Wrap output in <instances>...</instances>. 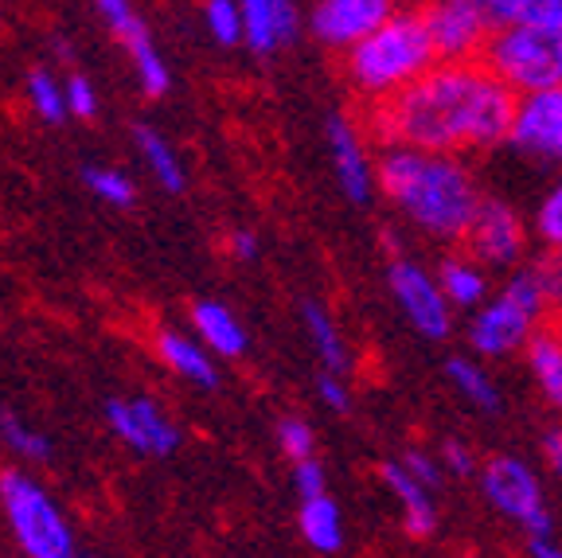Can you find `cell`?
Segmentation results:
<instances>
[{
    "mask_svg": "<svg viewBox=\"0 0 562 558\" xmlns=\"http://www.w3.org/2000/svg\"><path fill=\"white\" fill-rule=\"evenodd\" d=\"M512 94L481 59L434 63L383 102L368 105V133L379 145L430 153H492L508 137Z\"/></svg>",
    "mask_w": 562,
    "mask_h": 558,
    "instance_id": "1",
    "label": "cell"
},
{
    "mask_svg": "<svg viewBox=\"0 0 562 558\" xmlns=\"http://www.w3.org/2000/svg\"><path fill=\"white\" fill-rule=\"evenodd\" d=\"M63 98H67V118H79V122L98 118V90L87 75H67V82H63Z\"/></svg>",
    "mask_w": 562,
    "mask_h": 558,
    "instance_id": "33",
    "label": "cell"
},
{
    "mask_svg": "<svg viewBox=\"0 0 562 558\" xmlns=\"http://www.w3.org/2000/svg\"><path fill=\"white\" fill-rule=\"evenodd\" d=\"M105 422L114 429V437L140 457H172L180 445V429L165 414V406L145 394H130V399H110L105 402Z\"/></svg>",
    "mask_w": 562,
    "mask_h": 558,
    "instance_id": "11",
    "label": "cell"
},
{
    "mask_svg": "<svg viewBox=\"0 0 562 558\" xmlns=\"http://www.w3.org/2000/svg\"><path fill=\"white\" fill-rule=\"evenodd\" d=\"M527 227L536 231V238H539L543 250L562 254V176L543 192V200H539L536 215H531Z\"/></svg>",
    "mask_w": 562,
    "mask_h": 558,
    "instance_id": "31",
    "label": "cell"
},
{
    "mask_svg": "<svg viewBox=\"0 0 562 558\" xmlns=\"http://www.w3.org/2000/svg\"><path fill=\"white\" fill-rule=\"evenodd\" d=\"M27 105H32V114L47 125H59L67 122V98H63V82L55 79L47 67H32L27 70Z\"/></svg>",
    "mask_w": 562,
    "mask_h": 558,
    "instance_id": "25",
    "label": "cell"
},
{
    "mask_svg": "<svg viewBox=\"0 0 562 558\" xmlns=\"http://www.w3.org/2000/svg\"><path fill=\"white\" fill-rule=\"evenodd\" d=\"M328 148H333V168L340 192L356 208H368L371 196H375V160H371L368 145H363V130L356 125V118L336 114L328 122Z\"/></svg>",
    "mask_w": 562,
    "mask_h": 558,
    "instance_id": "14",
    "label": "cell"
},
{
    "mask_svg": "<svg viewBox=\"0 0 562 558\" xmlns=\"http://www.w3.org/2000/svg\"><path fill=\"white\" fill-rule=\"evenodd\" d=\"M398 9L403 0H313L305 24L325 47L344 52Z\"/></svg>",
    "mask_w": 562,
    "mask_h": 558,
    "instance_id": "13",
    "label": "cell"
},
{
    "mask_svg": "<svg viewBox=\"0 0 562 558\" xmlns=\"http://www.w3.org/2000/svg\"><path fill=\"white\" fill-rule=\"evenodd\" d=\"M278 445H281V454L290 457V461H301V457H313V454H316L313 426H308V422H301V418L278 422Z\"/></svg>",
    "mask_w": 562,
    "mask_h": 558,
    "instance_id": "34",
    "label": "cell"
},
{
    "mask_svg": "<svg viewBox=\"0 0 562 558\" xmlns=\"http://www.w3.org/2000/svg\"><path fill=\"white\" fill-rule=\"evenodd\" d=\"M301 321H305V332H308V341H313V351H316V359H321V367L336 371V376H348L351 351H348V344H344L340 328H336L333 313H328L321 301H305V305H301Z\"/></svg>",
    "mask_w": 562,
    "mask_h": 558,
    "instance_id": "21",
    "label": "cell"
},
{
    "mask_svg": "<svg viewBox=\"0 0 562 558\" xmlns=\"http://www.w3.org/2000/svg\"><path fill=\"white\" fill-rule=\"evenodd\" d=\"M386 281H391V293H395L398 309L411 321V328L426 341H446L453 332V305L441 293L438 278L430 270H422L418 263L395 254L391 258V270H386Z\"/></svg>",
    "mask_w": 562,
    "mask_h": 558,
    "instance_id": "9",
    "label": "cell"
},
{
    "mask_svg": "<svg viewBox=\"0 0 562 558\" xmlns=\"http://www.w3.org/2000/svg\"><path fill=\"white\" fill-rule=\"evenodd\" d=\"M504 145L539 165H562V82L516 94Z\"/></svg>",
    "mask_w": 562,
    "mask_h": 558,
    "instance_id": "8",
    "label": "cell"
},
{
    "mask_svg": "<svg viewBox=\"0 0 562 558\" xmlns=\"http://www.w3.org/2000/svg\"><path fill=\"white\" fill-rule=\"evenodd\" d=\"M316 394H321V402H325L333 414L351 411V391H348V383H344V376H336V371H321V379H316Z\"/></svg>",
    "mask_w": 562,
    "mask_h": 558,
    "instance_id": "37",
    "label": "cell"
},
{
    "mask_svg": "<svg viewBox=\"0 0 562 558\" xmlns=\"http://www.w3.org/2000/svg\"><path fill=\"white\" fill-rule=\"evenodd\" d=\"M297 527L301 539L316 550V555H336L344 547V520L340 507L333 504L328 492H316V496H301V512H297Z\"/></svg>",
    "mask_w": 562,
    "mask_h": 558,
    "instance_id": "20",
    "label": "cell"
},
{
    "mask_svg": "<svg viewBox=\"0 0 562 558\" xmlns=\"http://www.w3.org/2000/svg\"><path fill=\"white\" fill-rule=\"evenodd\" d=\"M488 24H536L562 32V0H481Z\"/></svg>",
    "mask_w": 562,
    "mask_h": 558,
    "instance_id": "24",
    "label": "cell"
},
{
    "mask_svg": "<svg viewBox=\"0 0 562 558\" xmlns=\"http://www.w3.org/2000/svg\"><path fill=\"white\" fill-rule=\"evenodd\" d=\"M476 59L512 90H543L562 82V32L536 24H492Z\"/></svg>",
    "mask_w": 562,
    "mask_h": 558,
    "instance_id": "5",
    "label": "cell"
},
{
    "mask_svg": "<svg viewBox=\"0 0 562 558\" xmlns=\"http://www.w3.org/2000/svg\"><path fill=\"white\" fill-rule=\"evenodd\" d=\"M133 141H137L140 157H145L149 172L157 176L160 188H165L168 196H180V192H184L188 176H184V165H180V157H176V148L168 145V141L160 137V133L153 130V125H137V130H133Z\"/></svg>",
    "mask_w": 562,
    "mask_h": 558,
    "instance_id": "23",
    "label": "cell"
},
{
    "mask_svg": "<svg viewBox=\"0 0 562 558\" xmlns=\"http://www.w3.org/2000/svg\"><path fill=\"white\" fill-rule=\"evenodd\" d=\"M0 442L27 465H52V437L27 426L16 414H0Z\"/></svg>",
    "mask_w": 562,
    "mask_h": 558,
    "instance_id": "26",
    "label": "cell"
},
{
    "mask_svg": "<svg viewBox=\"0 0 562 558\" xmlns=\"http://www.w3.org/2000/svg\"><path fill=\"white\" fill-rule=\"evenodd\" d=\"M192 328L207 351L223 359H238L246 351V328L223 301H195L192 305Z\"/></svg>",
    "mask_w": 562,
    "mask_h": 558,
    "instance_id": "18",
    "label": "cell"
},
{
    "mask_svg": "<svg viewBox=\"0 0 562 558\" xmlns=\"http://www.w3.org/2000/svg\"><path fill=\"white\" fill-rule=\"evenodd\" d=\"M153 348H157L160 364H165L172 376L184 379V383L200 387V391H215V387H220L215 359H211V351L203 348L200 341H192V336H184V332L160 328L157 341H153Z\"/></svg>",
    "mask_w": 562,
    "mask_h": 558,
    "instance_id": "17",
    "label": "cell"
},
{
    "mask_svg": "<svg viewBox=\"0 0 562 558\" xmlns=\"http://www.w3.org/2000/svg\"><path fill=\"white\" fill-rule=\"evenodd\" d=\"M203 20H207L211 40L220 47L243 44V16H238V0H207L203 4Z\"/></svg>",
    "mask_w": 562,
    "mask_h": 558,
    "instance_id": "32",
    "label": "cell"
},
{
    "mask_svg": "<svg viewBox=\"0 0 562 558\" xmlns=\"http://www.w3.org/2000/svg\"><path fill=\"white\" fill-rule=\"evenodd\" d=\"M94 9L125 52H130L133 44H140V40H149V27H145V20H140L133 0H94Z\"/></svg>",
    "mask_w": 562,
    "mask_h": 558,
    "instance_id": "29",
    "label": "cell"
},
{
    "mask_svg": "<svg viewBox=\"0 0 562 558\" xmlns=\"http://www.w3.org/2000/svg\"><path fill=\"white\" fill-rule=\"evenodd\" d=\"M469 258L484 266V270L508 274L512 266H519L531 250V227L512 203L496 200V196H481L473 219H469L465 235H461Z\"/></svg>",
    "mask_w": 562,
    "mask_h": 558,
    "instance_id": "7",
    "label": "cell"
},
{
    "mask_svg": "<svg viewBox=\"0 0 562 558\" xmlns=\"http://www.w3.org/2000/svg\"><path fill=\"white\" fill-rule=\"evenodd\" d=\"M82 183H87L90 196H98V200L110 203V208H133V203H137V183H133L122 168L87 165L82 168Z\"/></svg>",
    "mask_w": 562,
    "mask_h": 558,
    "instance_id": "28",
    "label": "cell"
},
{
    "mask_svg": "<svg viewBox=\"0 0 562 558\" xmlns=\"http://www.w3.org/2000/svg\"><path fill=\"white\" fill-rule=\"evenodd\" d=\"M227 250L235 263H255L258 250H262V243H258L255 231H235V235L227 238Z\"/></svg>",
    "mask_w": 562,
    "mask_h": 558,
    "instance_id": "39",
    "label": "cell"
},
{
    "mask_svg": "<svg viewBox=\"0 0 562 558\" xmlns=\"http://www.w3.org/2000/svg\"><path fill=\"white\" fill-rule=\"evenodd\" d=\"M446 376L453 383V391L481 414H501L504 399H501V387L492 383V376L481 367V359L473 356H453L446 364Z\"/></svg>",
    "mask_w": 562,
    "mask_h": 558,
    "instance_id": "22",
    "label": "cell"
},
{
    "mask_svg": "<svg viewBox=\"0 0 562 558\" xmlns=\"http://www.w3.org/2000/svg\"><path fill=\"white\" fill-rule=\"evenodd\" d=\"M238 16H243V44L258 55L278 52V35H273V0H238Z\"/></svg>",
    "mask_w": 562,
    "mask_h": 558,
    "instance_id": "30",
    "label": "cell"
},
{
    "mask_svg": "<svg viewBox=\"0 0 562 558\" xmlns=\"http://www.w3.org/2000/svg\"><path fill=\"white\" fill-rule=\"evenodd\" d=\"M527 371L536 379L539 394L551 411L562 414V316H547L531 328L524 348Z\"/></svg>",
    "mask_w": 562,
    "mask_h": 558,
    "instance_id": "15",
    "label": "cell"
},
{
    "mask_svg": "<svg viewBox=\"0 0 562 558\" xmlns=\"http://www.w3.org/2000/svg\"><path fill=\"white\" fill-rule=\"evenodd\" d=\"M383 484L391 489V496L398 500V512H403V532L411 535L414 543H426L434 532H438V507H434V492L422 489L418 480L403 469L398 461H386L379 469Z\"/></svg>",
    "mask_w": 562,
    "mask_h": 558,
    "instance_id": "16",
    "label": "cell"
},
{
    "mask_svg": "<svg viewBox=\"0 0 562 558\" xmlns=\"http://www.w3.org/2000/svg\"><path fill=\"white\" fill-rule=\"evenodd\" d=\"M559 258H562V254H559Z\"/></svg>",
    "mask_w": 562,
    "mask_h": 558,
    "instance_id": "43",
    "label": "cell"
},
{
    "mask_svg": "<svg viewBox=\"0 0 562 558\" xmlns=\"http://www.w3.org/2000/svg\"><path fill=\"white\" fill-rule=\"evenodd\" d=\"M441 469H446L449 477H476V469H481V457L473 454V445L449 437V442L441 445Z\"/></svg>",
    "mask_w": 562,
    "mask_h": 558,
    "instance_id": "36",
    "label": "cell"
},
{
    "mask_svg": "<svg viewBox=\"0 0 562 558\" xmlns=\"http://www.w3.org/2000/svg\"><path fill=\"white\" fill-rule=\"evenodd\" d=\"M527 555L531 558H562V543L554 535H536L527 539Z\"/></svg>",
    "mask_w": 562,
    "mask_h": 558,
    "instance_id": "41",
    "label": "cell"
},
{
    "mask_svg": "<svg viewBox=\"0 0 562 558\" xmlns=\"http://www.w3.org/2000/svg\"><path fill=\"white\" fill-rule=\"evenodd\" d=\"M340 55L351 90L368 105L391 98L406 82L418 79L422 70H430L438 63V55L430 47V35H426V27H422L414 9L391 12L383 24L371 27L363 40L344 47Z\"/></svg>",
    "mask_w": 562,
    "mask_h": 558,
    "instance_id": "3",
    "label": "cell"
},
{
    "mask_svg": "<svg viewBox=\"0 0 562 558\" xmlns=\"http://www.w3.org/2000/svg\"><path fill=\"white\" fill-rule=\"evenodd\" d=\"M422 27L430 35V47L441 63L453 59H476L488 40L492 24L481 9H473L469 0H418L414 4Z\"/></svg>",
    "mask_w": 562,
    "mask_h": 558,
    "instance_id": "10",
    "label": "cell"
},
{
    "mask_svg": "<svg viewBox=\"0 0 562 558\" xmlns=\"http://www.w3.org/2000/svg\"><path fill=\"white\" fill-rule=\"evenodd\" d=\"M0 532L27 558H70L79 550L59 500L24 469H0Z\"/></svg>",
    "mask_w": 562,
    "mask_h": 558,
    "instance_id": "4",
    "label": "cell"
},
{
    "mask_svg": "<svg viewBox=\"0 0 562 558\" xmlns=\"http://www.w3.org/2000/svg\"><path fill=\"white\" fill-rule=\"evenodd\" d=\"M438 286L441 293H446V301L457 309H469L473 313L476 305H484L488 301V270H484L476 258H469V254H449V258H441L438 266Z\"/></svg>",
    "mask_w": 562,
    "mask_h": 558,
    "instance_id": "19",
    "label": "cell"
},
{
    "mask_svg": "<svg viewBox=\"0 0 562 558\" xmlns=\"http://www.w3.org/2000/svg\"><path fill=\"white\" fill-rule=\"evenodd\" d=\"M539 449H543V465L547 469H551V477H559L562 480V426H551L543 434V445H539Z\"/></svg>",
    "mask_w": 562,
    "mask_h": 558,
    "instance_id": "40",
    "label": "cell"
},
{
    "mask_svg": "<svg viewBox=\"0 0 562 558\" xmlns=\"http://www.w3.org/2000/svg\"><path fill=\"white\" fill-rule=\"evenodd\" d=\"M536 324H539V316L527 313L519 301H512L501 289V293L488 297L484 305L473 309V321H469V348L481 359H508L524 348Z\"/></svg>",
    "mask_w": 562,
    "mask_h": 558,
    "instance_id": "12",
    "label": "cell"
},
{
    "mask_svg": "<svg viewBox=\"0 0 562 558\" xmlns=\"http://www.w3.org/2000/svg\"><path fill=\"white\" fill-rule=\"evenodd\" d=\"M398 465H403V469L418 480L422 489H430V492L441 489V461L434 454H426V449H406Z\"/></svg>",
    "mask_w": 562,
    "mask_h": 558,
    "instance_id": "35",
    "label": "cell"
},
{
    "mask_svg": "<svg viewBox=\"0 0 562 558\" xmlns=\"http://www.w3.org/2000/svg\"><path fill=\"white\" fill-rule=\"evenodd\" d=\"M125 55H130V63H133L137 87L149 98H165L168 90H172V70H168L165 55H160V47L153 44V40H140V44H133Z\"/></svg>",
    "mask_w": 562,
    "mask_h": 558,
    "instance_id": "27",
    "label": "cell"
},
{
    "mask_svg": "<svg viewBox=\"0 0 562 558\" xmlns=\"http://www.w3.org/2000/svg\"><path fill=\"white\" fill-rule=\"evenodd\" d=\"M375 188L414 231L438 243H461L484 196L465 157L411 145H383Z\"/></svg>",
    "mask_w": 562,
    "mask_h": 558,
    "instance_id": "2",
    "label": "cell"
},
{
    "mask_svg": "<svg viewBox=\"0 0 562 558\" xmlns=\"http://www.w3.org/2000/svg\"><path fill=\"white\" fill-rule=\"evenodd\" d=\"M0 16H4V0H0Z\"/></svg>",
    "mask_w": 562,
    "mask_h": 558,
    "instance_id": "42",
    "label": "cell"
},
{
    "mask_svg": "<svg viewBox=\"0 0 562 558\" xmlns=\"http://www.w3.org/2000/svg\"><path fill=\"white\" fill-rule=\"evenodd\" d=\"M293 484H297V496H316V492H325V469H321L316 454L293 461Z\"/></svg>",
    "mask_w": 562,
    "mask_h": 558,
    "instance_id": "38",
    "label": "cell"
},
{
    "mask_svg": "<svg viewBox=\"0 0 562 558\" xmlns=\"http://www.w3.org/2000/svg\"><path fill=\"white\" fill-rule=\"evenodd\" d=\"M476 480H481V492L492 512L501 515V520H512L524 532V539L554 535V515L543 500V480H539V472L524 457L516 454L488 457L476 469Z\"/></svg>",
    "mask_w": 562,
    "mask_h": 558,
    "instance_id": "6",
    "label": "cell"
}]
</instances>
